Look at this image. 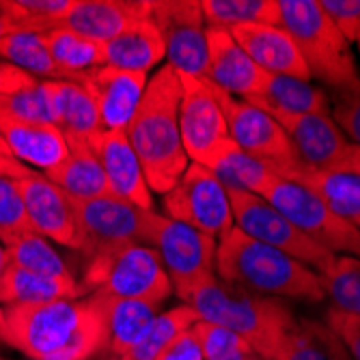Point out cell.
<instances>
[{
  "label": "cell",
  "mask_w": 360,
  "mask_h": 360,
  "mask_svg": "<svg viewBox=\"0 0 360 360\" xmlns=\"http://www.w3.org/2000/svg\"><path fill=\"white\" fill-rule=\"evenodd\" d=\"M0 337L30 360H97L106 347V296L3 307Z\"/></svg>",
  "instance_id": "6da1fadb"
},
{
  "label": "cell",
  "mask_w": 360,
  "mask_h": 360,
  "mask_svg": "<svg viewBox=\"0 0 360 360\" xmlns=\"http://www.w3.org/2000/svg\"><path fill=\"white\" fill-rule=\"evenodd\" d=\"M179 100L181 78L167 63L149 76L143 100L125 129L145 179L158 194H167L190 165L179 134Z\"/></svg>",
  "instance_id": "7a4b0ae2"
},
{
  "label": "cell",
  "mask_w": 360,
  "mask_h": 360,
  "mask_svg": "<svg viewBox=\"0 0 360 360\" xmlns=\"http://www.w3.org/2000/svg\"><path fill=\"white\" fill-rule=\"evenodd\" d=\"M216 276L229 285L270 298L319 302L323 289L319 274L287 252L257 242L233 226L218 240Z\"/></svg>",
  "instance_id": "3957f363"
},
{
  "label": "cell",
  "mask_w": 360,
  "mask_h": 360,
  "mask_svg": "<svg viewBox=\"0 0 360 360\" xmlns=\"http://www.w3.org/2000/svg\"><path fill=\"white\" fill-rule=\"evenodd\" d=\"M181 304H188L201 321L218 323L244 337L264 360H274L296 323V317L281 300L229 285L218 276L194 287Z\"/></svg>",
  "instance_id": "277c9868"
},
{
  "label": "cell",
  "mask_w": 360,
  "mask_h": 360,
  "mask_svg": "<svg viewBox=\"0 0 360 360\" xmlns=\"http://www.w3.org/2000/svg\"><path fill=\"white\" fill-rule=\"evenodd\" d=\"M281 26L296 41L311 80L339 89L358 80L349 41L319 0H278Z\"/></svg>",
  "instance_id": "5b68a950"
},
{
  "label": "cell",
  "mask_w": 360,
  "mask_h": 360,
  "mask_svg": "<svg viewBox=\"0 0 360 360\" xmlns=\"http://www.w3.org/2000/svg\"><path fill=\"white\" fill-rule=\"evenodd\" d=\"M80 283L86 293L104 291L121 300L167 302L173 296L171 278L158 252L143 242L121 244L89 259Z\"/></svg>",
  "instance_id": "8992f818"
},
{
  "label": "cell",
  "mask_w": 360,
  "mask_h": 360,
  "mask_svg": "<svg viewBox=\"0 0 360 360\" xmlns=\"http://www.w3.org/2000/svg\"><path fill=\"white\" fill-rule=\"evenodd\" d=\"M141 242L158 252L171 278L173 293L181 302L194 287L216 276L218 242L184 222L153 210L143 212Z\"/></svg>",
  "instance_id": "52a82bcc"
},
{
  "label": "cell",
  "mask_w": 360,
  "mask_h": 360,
  "mask_svg": "<svg viewBox=\"0 0 360 360\" xmlns=\"http://www.w3.org/2000/svg\"><path fill=\"white\" fill-rule=\"evenodd\" d=\"M210 86L224 115L229 139L242 151L268 165L278 177L285 179L296 177L304 165L298 160L296 151H293V145L285 134V129L281 127V123L274 117H270L266 110L240 100V97L229 95L216 89L214 84Z\"/></svg>",
  "instance_id": "ba28073f"
},
{
  "label": "cell",
  "mask_w": 360,
  "mask_h": 360,
  "mask_svg": "<svg viewBox=\"0 0 360 360\" xmlns=\"http://www.w3.org/2000/svg\"><path fill=\"white\" fill-rule=\"evenodd\" d=\"M261 199H266L315 244L335 255H360V231L333 214V210L311 188L276 177Z\"/></svg>",
  "instance_id": "9c48e42d"
},
{
  "label": "cell",
  "mask_w": 360,
  "mask_h": 360,
  "mask_svg": "<svg viewBox=\"0 0 360 360\" xmlns=\"http://www.w3.org/2000/svg\"><path fill=\"white\" fill-rule=\"evenodd\" d=\"M226 192L233 210V222L242 233H246L257 242H264L272 248L287 252L289 257L313 268L317 274L330 268L337 255L315 244L311 238H307L300 229L293 226L266 199L236 188H226Z\"/></svg>",
  "instance_id": "30bf717a"
},
{
  "label": "cell",
  "mask_w": 360,
  "mask_h": 360,
  "mask_svg": "<svg viewBox=\"0 0 360 360\" xmlns=\"http://www.w3.org/2000/svg\"><path fill=\"white\" fill-rule=\"evenodd\" d=\"M167 216L220 240L236 226L224 184L205 167L190 162L179 181L162 194Z\"/></svg>",
  "instance_id": "8fae6325"
},
{
  "label": "cell",
  "mask_w": 360,
  "mask_h": 360,
  "mask_svg": "<svg viewBox=\"0 0 360 360\" xmlns=\"http://www.w3.org/2000/svg\"><path fill=\"white\" fill-rule=\"evenodd\" d=\"M149 18L162 32L171 68L181 76L205 80L207 24L199 0H151Z\"/></svg>",
  "instance_id": "7c38bea8"
},
{
  "label": "cell",
  "mask_w": 360,
  "mask_h": 360,
  "mask_svg": "<svg viewBox=\"0 0 360 360\" xmlns=\"http://www.w3.org/2000/svg\"><path fill=\"white\" fill-rule=\"evenodd\" d=\"M80 226V240L86 261L121 244L141 242L143 212L115 194L89 201H74Z\"/></svg>",
  "instance_id": "4fadbf2b"
},
{
  "label": "cell",
  "mask_w": 360,
  "mask_h": 360,
  "mask_svg": "<svg viewBox=\"0 0 360 360\" xmlns=\"http://www.w3.org/2000/svg\"><path fill=\"white\" fill-rule=\"evenodd\" d=\"M179 100V134L190 162L203 165V160L229 139V129L220 104L207 80L181 76Z\"/></svg>",
  "instance_id": "5bb4252c"
},
{
  "label": "cell",
  "mask_w": 360,
  "mask_h": 360,
  "mask_svg": "<svg viewBox=\"0 0 360 360\" xmlns=\"http://www.w3.org/2000/svg\"><path fill=\"white\" fill-rule=\"evenodd\" d=\"M18 184L32 231L65 248L80 250L82 240L72 196L37 171L24 179H18Z\"/></svg>",
  "instance_id": "9a60e30c"
},
{
  "label": "cell",
  "mask_w": 360,
  "mask_h": 360,
  "mask_svg": "<svg viewBox=\"0 0 360 360\" xmlns=\"http://www.w3.org/2000/svg\"><path fill=\"white\" fill-rule=\"evenodd\" d=\"M78 82L95 100L104 132H125L145 95L149 74L102 65L82 72Z\"/></svg>",
  "instance_id": "2e32d148"
},
{
  "label": "cell",
  "mask_w": 360,
  "mask_h": 360,
  "mask_svg": "<svg viewBox=\"0 0 360 360\" xmlns=\"http://www.w3.org/2000/svg\"><path fill=\"white\" fill-rule=\"evenodd\" d=\"M272 117V115H270ZM307 169L339 171L352 147L330 112L274 115Z\"/></svg>",
  "instance_id": "e0dca14e"
},
{
  "label": "cell",
  "mask_w": 360,
  "mask_h": 360,
  "mask_svg": "<svg viewBox=\"0 0 360 360\" xmlns=\"http://www.w3.org/2000/svg\"><path fill=\"white\" fill-rule=\"evenodd\" d=\"M89 147L100 160L115 196L136 205L139 210H153V192L125 132H104L102 129L89 141Z\"/></svg>",
  "instance_id": "ac0fdd59"
},
{
  "label": "cell",
  "mask_w": 360,
  "mask_h": 360,
  "mask_svg": "<svg viewBox=\"0 0 360 360\" xmlns=\"http://www.w3.org/2000/svg\"><path fill=\"white\" fill-rule=\"evenodd\" d=\"M268 72L238 46L229 30L207 28V74L205 80L216 89L248 102L264 84Z\"/></svg>",
  "instance_id": "d6986e66"
},
{
  "label": "cell",
  "mask_w": 360,
  "mask_h": 360,
  "mask_svg": "<svg viewBox=\"0 0 360 360\" xmlns=\"http://www.w3.org/2000/svg\"><path fill=\"white\" fill-rule=\"evenodd\" d=\"M0 136L9 153L37 173H48L68 158L70 147L63 132L52 123H32L0 110Z\"/></svg>",
  "instance_id": "ffe728a7"
},
{
  "label": "cell",
  "mask_w": 360,
  "mask_h": 360,
  "mask_svg": "<svg viewBox=\"0 0 360 360\" xmlns=\"http://www.w3.org/2000/svg\"><path fill=\"white\" fill-rule=\"evenodd\" d=\"M238 46L268 74L311 80L302 54L283 26L250 24L231 30Z\"/></svg>",
  "instance_id": "44dd1931"
},
{
  "label": "cell",
  "mask_w": 360,
  "mask_h": 360,
  "mask_svg": "<svg viewBox=\"0 0 360 360\" xmlns=\"http://www.w3.org/2000/svg\"><path fill=\"white\" fill-rule=\"evenodd\" d=\"M151 0H74L63 26L108 44L139 20L149 18Z\"/></svg>",
  "instance_id": "7402d4cb"
},
{
  "label": "cell",
  "mask_w": 360,
  "mask_h": 360,
  "mask_svg": "<svg viewBox=\"0 0 360 360\" xmlns=\"http://www.w3.org/2000/svg\"><path fill=\"white\" fill-rule=\"evenodd\" d=\"M248 104L266 110L268 115H309L330 112V97L311 80L293 76L266 74L259 93L250 97Z\"/></svg>",
  "instance_id": "603a6c76"
},
{
  "label": "cell",
  "mask_w": 360,
  "mask_h": 360,
  "mask_svg": "<svg viewBox=\"0 0 360 360\" xmlns=\"http://www.w3.org/2000/svg\"><path fill=\"white\" fill-rule=\"evenodd\" d=\"M162 304L165 302L121 300L106 296V347L97 360H121L162 313Z\"/></svg>",
  "instance_id": "cb8c5ba5"
},
{
  "label": "cell",
  "mask_w": 360,
  "mask_h": 360,
  "mask_svg": "<svg viewBox=\"0 0 360 360\" xmlns=\"http://www.w3.org/2000/svg\"><path fill=\"white\" fill-rule=\"evenodd\" d=\"M167 58V46L162 32L151 18L127 26L121 35L104 44V65L127 72L149 74Z\"/></svg>",
  "instance_id": "d4e9b609"
},
{
  "label": "cell",
  "mask_w": 360,
  "mask_h": 360,
  "mask_svg": "<svg viewBox=\"0 0 360 360\" xmlns=\"http://www.w3.org/2000/svg\"><path fill=\"white\" fill-rule=\"evenodd\" d=\"M54 125L63 132L68 145L89 143L102 132L100 112L95 100L80 82H50Z\"/></svg>",
  "instance_id": "484cf974"
},
{
  "label": "cell",
  "mask_w": 360,
  "mask_h": 360,
  "mask_svg": "<svg viewBox=\"0 0 360 360\" xmlns=\"http://www.w3.org/2000/svg\"><path fill=\"white\" fill-rule=\"evenodd\" d=\"M201 167L210 169L224 184V188L246 190L257 196H264L270 184L278 177L268 165L242 151L231 139L222 141L203 160Z\"/></svg>",
  "instance_id": "4316f807"
},
{
  "label": "cell",
  "mask_w": 360,
  "mask_h": 360,
  "mask_svg": "<svg viewBox=\"0 0 360 360\" xmlns=\"http://www.w3.org/2000/svg\"><path fill=\"white\" fill-rule=\"evenodd\" d=\"M68 147V158L44 175L63 192H68L74 201H89L104 194H112L106 173L89 143H72Z\"/></svg>",
  "instance_id": "83f0119b"
},
{
  "label": "cell",
  "mask_w": 360,
  "mask_h": 360,
  "mask_svg": "<svg viewBox=\"0 0 360 360\" xmlns=\"http://www.w3.org/2000/svg\"><path fill=\"white\" fill-rule=\"evenodd\" d=\"M82 296H89V293L76 276H46L11 266L3 285V293H0V307L44 304Z\"/></svg>",
  "instance_id": "f1b7e54d"
},
{
  "label": "cell",
  "mask_w": 360,
  "mask_h": 360,
  "mask_svg": "<svg viewBox=\"0 0 360 360\" xmlns=\"http://www.w3.org/2000/svg\"><path fill=\"white\" fill-rule=\"evenodd\" d=\"M291 181L311 188L343 222L360 231V175L349 171H315L302 167Z\"/></svg>",
  "instance_id": "f546056e"
},
{
  "label": "cell",
  "mask_w": 360,
  "mask_h": 360,
  "mask_svg": "<svg viewBox=\"0 0 360 360\" xmlns=\"http://www.w3.org/2000/svg\"><path fill=\"white\" fill-rule=\"evenodd\" d=\"M274 360H352V356L326 321L296 319Z\"/></svg>",
  "instance_id": "4dcf8cb0"
},
{
  "label": "cell",
  "mask_w": 360,
  "mask_h": 360,
  "mask_svg": "<svg viewBox=\"0 0 360 360\" xmlns=\"http://www.w3.org/2000/svg\"><path fill=\"white\" fill-rule=\"evenodd\" d=\"M0 58L37 80L74 82V76L63 72L54 63L44 37L37 32H11L5 39H0Z\"/></svg>",
  "instance_id": "1f68e13d"
},
{
  "label": "cell",
  "mask_w": 360,
  "mask_h": 360,
  "mask_svg": "<svg viewBox=\"0 0 360 360\" xmlns=\"http://www.w3.org/2000/svg\"><path fill=\"white\" fill-rule=\"evenodd\" d=\"M41 37L54 63L63 72L74 76V82H78V76L82 72L104 65V44L93 41L72 28L60 26L44 32Z\"/></svg>",
  "instance_id": "d6a6232c"
},
{
  "label": "cell",
  "mask_w": 360,
  "mask_h": 360,
  "mask_svg": "<svg viewBox=\"0 0 360 360\" xmlns=\"http://www.w3.org/2000/svg\"><path fill=\"white\" fill-rule=\"evenodd\" d=\"M207 28L229 30L250 24L281 26L278 0H199Z\"/></svg>",
  "instance_id": "836d02e7"
},
{
  "label": "cell",
  "mask_w": 360,
  "mask_h": 360,
  "mask_svg": "<svg viewBox=\"0 0 360 360\" xmlns=\"http://www.w3.org/2000/svg\"><path fill=\"white\" fill-rule=\"evenodd\" d=\"M199 321L196 315L188 304L173 307L169 311H162L151 326L145 330V335L139 339V343L129 349L121 360H158V356L167 349V345L181 335L184 330L192 328Z\"/></svg>",
  "instance_id": "e575fe53"
},
{
  "label": "cell",
  "mask_w": 360,
  "mask_h": 360,
  "mask_svg": "<svg viewBox=\"0 0 360 360\" xmlns=\"http://www.w3.org/2000/svg\"><path fill=\"white\" fill-rule=\"evenodd\" d=\"M319 283L335 309L360 315V257L337 255L330 268L319 274Z\"/></svg>",
  "instance_id": "d590c367"
},
{
  "label": "cell",
  "mask_w": 360,
  "mask_h": 360,
  "mask_svg": "<svg viewBox=\"0 0 360 360\" xmlns=\"http://www.w3.org/2000/svg\"><path fill=\"white\" fill-rule=\"evenodd\" d=\"M15 32H37L60 28L74 0H0Z\"/></svg>",
  "instance_id": "8d00e7d4"
},
{
  "label": "cell",
  "mask_w": 360,
  "mask_h": 360,
  "mask_svg": "<svg viewBox=\"0 0 360 360\" xmlns=\"http://www.w3.org/2000/svg\"><path fill=\"white\" fill-rule=\"evenodd\" d=\"M11 266L35 272V274H46V276H74L68 261L60 257V252L41 236L30 231L7 246Z\"/></svg>",
  "instance_id": "74e56055"
},
{
  "label": "cell",
  "mask_w": 360,
  "mask_h": 360,
  "mask_svg": "<svg viewBox=\"0 0 360 360\" xmlns=\"http://www.w3.org/2000/svg\"><path fill=\"white\" fill-rule=\"evenodd\" d=\"M194 333L199 337L205 360H264L244 337L218 323L199 319L194 323Z\"/></svg>",
  "instance_id": "f35d334b"
},
{
  "label": "cell",
  "mask_w": 360,
  "mask_h": 360,
  "mask_svg": "<svg viewBox=\"0 0 360 360\" xmlns=\"http://www.w3.org/2000/svg\"><path fill=\"white\" fill-rule=\"evenodd\" d=\"M0 110L15 119L54 125L52 95H50L48 80H37L35 84H30L22 91L0 95Z\"/></svg>",
  "instance_id": "ab89813d"
},
{
  "label": "cell",
  "mask_w": 360,
  "mask_h": 360,
  "mask_svg": "<svg viewBox=\"0 0 360 360\" xmlns=\"http://www.w3.org/2000/svg\"><path fill=\"white\" fill-rule=\"evenodd\" d=\"M30 222L18 179L0 177V244H9L30 233Z\"/></svg>",
  "instance_id": "60d3db41"
},
{
  "label": "cell",
  "mask_w": 360,
  "mask_h": 360,
  "mask_svg": "<svg viewBox=\"0 0 360 360\" xmlns=\"http://www.w3.org/2000/svg\"><path fill=\"white\" fill-rule=\"evenodd\" d=\"M330 108L333 119L345 139L352 145L360 147V78L345 86L333 89Z\"/></svg>",
  "instance_id": "b9f144b4"
},
{
  "label": "cell",
  "mask_w": 360,
  "mask_h": 360,
  "mask_svg": "<svg viewBox=\"0 0 360 360\" xmlns=\"http://www.w3.org/2000/svg\"><path fill=\"white\" fill-rule=\"evenodd\" d=\"M319 3L349 44L360 39V0H319Z\"/></svg>",
  "instance_id": "7bdbcfd3"
},
{
  "label": "cell",
  "mask_w": 360,
  "mask_h": 360,
  "mask_svg": "<svg viewBox=\"0 0 360 360\" xmlns=\"http://www.w3.org/2000/svg\"><path fill=\"white\" fill-rule=\"evenodd\" d=\"M326 326L341 339L352 360H360V315H352L330 307L326 313Z\"/></svg>",
  "instance_id": "ee69618b"
},
{
  "label": "cell",
  "mask_w": 360,
  "mask_h": 360,
  "mask_svg": "<svg viewBox=\"0 0 360 360\" xmlns=\"http://www.w3.org/2000/svg\"><path fill=\"white\" fill-rule=\"evenodd\" d=\"M158 360H205L199 337L194 333V326L184 330L181 335H177L167 345V349L158 356Z\"/></svg>",
  "instance_id": "f6af8a7d"
},
{
  "label": "cell",
  "mask_w": 360,
  "mask_h": 360,
  "mask_svg": "<svg viewBox=\"0 0 360 360\" xmlns=\"http://www.w3.org/2000/svg\"><path fill=\"white\" fill-rule=\"evenodd\" d=\"M35 82H37V78L28 76L26 72L18 70L15 65L0 58V95H9V93L22 91V89L35 84Z\"/></svg>",
  "instance_id": "bcb514c9"
},
{
  "label": "cell",
  "mask_w": 360,
  "mask_h": 360,
  "mask_svg": "<svg viewBox=\"0 0 360 360\" xmlns=\"http://www.w3.org/2000/svg\"><path fill=\"white\" fill-rule=\"evenodd\" d=\"M35 171L28 169L22 162H18L11 155H3L0 153V177H9V179H24L28 175H32Z\"/></svg>",
  "instance_id": "7dc6e473"
},
{
  "label": "cell",
  "mask_w": 360,
  "mask_h": 360,
  "mask_svg": "<svg viewBox=\"0 0 360 360\" xmlns=\"http://www.w3.org/2000/svg\"><path fill=\"white\" fill-rule=\"evenodd\" d=\"M339 171H349L354 175H360V147H356V145L349 147V151H347V155H345V160H343V165H341Z\"/></svg>",
  "instance_id": "c3c4849f"
},
{
  "label": "cell",
  "mask_w": 360,
  "mask_h": 360,
  "mask_svg": "<svg viewBox=\"0 0 360 360\" xmlns=\"http://www.w3.org/2000/svg\"><path fill=\"white\" fill-rule=\"evenodd\" d=\"M11 270V259H9V252L5 248V244H0V293H3V285H5V278Z\"/></svg>",
  "instance_id": "681fc988"
},
{
  "label": "cell",
  "mask_w": 360,
  "mask_h": 360,
  "mask_svg": "<svg viewBox=\"0 0 360 360\" xmlns=\"http://www.w3.org/2000/svg\"><path fill=\"white\" fill-rule=\"evenodd\" d=\"M11 32H15V30H13V24H11L9 15L5 13L3 3H0V39H5L7 35H11Z\"/></svg>",
  "instance_id": "f907efd6"
},
{
  "label": "cell",
  "mask_w": 360,
  "mask_h": 360,
  "mask_svg": "<svg viewBox=\"0 0 360 360\" xmlns=\"http://www.w3.org/2000/svg\"><path fill=\"white\" fill-rule=\"evenodd\" d=\"M0 153H3V155H11L9 153V147L5 145V141H3V136H0ZM13 158V155H11Z\"/></svg>",
  "instance_id": "816d5d0a"
},
{
  "label": "cell",
  "mask_w": 360,
  "mask_h": 360,
  "mask_svg": "<svg viewBox=\"0 0 360 360\" xmlns=\"http://www.w3.org/2000/svg\"><path fill=\"white\" fill-rule=\"evenodd\" d=\"M0 333H3V307H0ZM0 345H3V337H0Z\"/></svg>",
  "instance_id": "f5cc1de1"
},
{
  "label": "cell",
  "mask_w": 360,
  "mask_h": 360,
  "mask_svg": "<svg viewBox=\"0 0 360 360\" xmlns=\"http://www.w3.org/2000/svg\"><path fill=\"white\" fill-rule=\"evenodd\" d=\"M0 360H11V358H5V356H0Z\"/></svg>",
  "instance_id": "db71d44e"
},
{
  "label": "cell",
  "mask_w": 360,
  "mask_h": 360,
  "mask_svg": "<svg viewBox=\"0 0 360 360\" xmlns=\"http://www.w3.org/2000/svg\"><path fill=\"white\" fill-rule=\"evenodd\" d=\"M356 44H358V50H360V39H358V41H356Z\"/></svg>",
  "instance_id": "11a10c76"
},
{
  "label": "cell",
  "mask_w": 360,
  "mask_h": 360,
  "mask_svg": "<svg viewBox=\"0 0 360 360\" xmlns=\"http://www.w3.org/2000/svg\"><path fill=\"white\" fill-rule=\"evenodd\" d=\"M358 257H360V255H358Z\"/></svg>",
  "instance_id": "9f6ffc18"
}]
</instances>
